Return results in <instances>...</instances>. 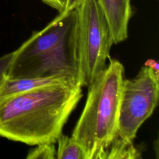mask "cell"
Returning a JSON list of instances; mask_svg holds the SVG:
<instances>
[{
    "instance_id": "6",
    "label": "cell",
    "mask_w": 159,
    "mask_h": 159,
    "mask_svg": "<svg viewBox=\"0 0 159 159\" xmlns=\"http://www.w3.org/2000/svg\"><path fill=\"white\" fill-rule=\"evenodd\" d=\"M108 24L114 44L125 40L133 14L131 0H96Z\"/></svg>"
},
{
    "instance_id": "7",
    "label": "cell",
    "mask_w": 159,
    "mask_h": 159,
    "mask_svg": "<svg viewBox=\"0 0 159 159\" xmlns=\"http://www.w3.org/2000/svg\"><path fill=\"white\" fill-rule=\"evenodd\" d=\"M76 83L80 82L73 78L66 76L11 79L6 75L0 83V98L48 85Z\"/></svg>"
},
{
    "instance_id": "13",
    "label": "cell",
    "mask_w": 159,
    "mask_h": 159,
    "mask_svg": "<svg viewBox=\"0 0 159 159\" xmlns=\"http://www.w3.org/2000/svg\"><path fill=\"white\" fill-rule=\"evenodd\" d=\"M83 0H66L63 11H70L76 9Z\"/></svg>"
},
{
    "instance_id": "4",
    "label": "cell",
    "mask_w": 159,
    "mask_h": 159,
    "mask_svg": "<svg viewBox=\"0 0 159 159\" xmlns=\"http://www.w3.org/2000/svg\"><path fill=\"white\" fill-rule=\"evenodd\" d=\"M76 9L78 79L81 86L88 87L106 68L114 43L96 0H83Z\"/></svg>"
},
{
    "instance_id": "14",
    "label": "cell",
    "mask_w": 159,
    "mask_h": 159,
    "mask_svg": "<svg viewBox=\"0 0 159 159\" xmlns=\"http://www.w3.org/2000/svg\"><path fill=\"white\" fill-rule=\"evenodd\" d=\"M144 66L151 68L154 71L155 74L159 76V64L157 61L153 59H148L144 63Z\"/></svg>"
},
{
    "instance_id": "2",
    "label": "cell",
    "mask_w": 159,
    "mask_h": 159,
    "mask_svg": "<svg viewBox=\"0 0 159 159\" xmlns=\"http://www.w3.org/2000/svg\"><path fill=\"white\" fill-rule=\"evenodd\" d=\"M77 11H63L14 50L6 76L11 79L66 76L79 81Z\"/></svg>"
},
{
    "instance_id": "12",
    "label": "cell",
    "mask_w": 159,
    "mask_h": 159,
    "mask_svg": "<svg viewBox=\"0 0 159 159\" xmlns=\"http://www.w3.org/2000/svg\"><path fill=\"white\" fill-rule=\"evenodd\" d=\"M66 0H41V1L48 6L54 9L61 13L63 11Z\"/></svg>"
},
{
    "instance_id": "3",
    "label": "cell",
    "mask_w": 159,
    "mask_h": 159,
    "mask_svg": "<svg viewBox=\"0 0 159 159\" xmlns=\"http://www.w3.org/2000/svg\"><path fill=\"white\" fill-rule=\"evenodd\" d=\"M124 75L122 64L109 58L106 68L88 86L85 106L71 134L86 159H102L117 136Z\"/></svg>"
},
{
    "instance_id": "8",
    "label": "cell",
    "mask_w": 159,
    "mask_h": 159,
    "mask_svg": "<svg viewBox=\"0 0 159 159\" xmlns=\"http://www.w3.org/2000/svg\"><path fill=\"white\" fill-rule=\"evenodd\" d=\"M138 159L142 158L140 152L133 142L116 136L106 149L102 159Z\"/></svg>"
},
{
    "instance_id": "10",
    "label": "cell",
    "mask_w": 159,
    "mask_h": 159,
    "mask_svg": "<svg viewBox=\"0 0 159 159\" xmlns=\"http://www.w3.org/2000/svg\"><path fill=\"white\" fill-rule=\"evenodd\" d=\"M55 143H48L35 145L29 150L26 157L27 159H54L56 158Z\"/></svg>"
},
{
    "instance_id": "9",
    "label": "cell",
    "mask_w": 159,
    "mask_h": 159,
    "mask_svg": "<svg viewBox=\"0 0 159 159\" xmlns=\"http://www.w3.org/2000/svg\"><path fill=\"white\" fill-rule=\"evenodd\" d=\"M58 143L56 158L86 159V155L81 145L73 137L61 134L57 138Z\"/></svg>"
},
{
    "instance_id": "11",
    "label": "cell",
    "mask_w": 159,
    "mask_h": 159,
    "mask_svg": "<svg viewBox=\"0 0 159 159\" xmlns=\"http://www.w3.org/2000/svg\"><path fill=\"white\" fill-rule=\"evenodd\" d=\"M14 54V51L0 57V83L7 74Z\"/></svg>"
},
{
    "instance_id": "5",
    "label": "cell",
    "mask_w": 159,
    "mask_h": 159,
    "mask_svg": "<svg viewBox=\"0 0 159 159\" xmlns=\"http://www.w3.org/2000/svg\"><path fill=\"white\" fill-rule=\"evenodd\" d=\"M159 76L143 66L132 79L123 80L117 136L133 142L142 124L158 104Z\"/></svg>"
},
{
    "instance_id": "1",
    "label": "cell",
    "mask_w": 159,
    "mask_h": 159,
    "mask_svg": "<svg viewBox=\"0 0 159 159\" xmlns=\"http://www.w3.org/2000/svg\"><path fill=\"white\" fill-rule=\"evenodd\" d=\"M81 88L53 84L0 98V136L29 145L55 143L83 96Z\"/></svg>"
}]
</instances>
